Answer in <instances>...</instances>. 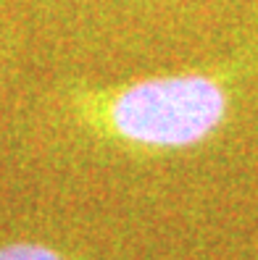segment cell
Returning a JSON list of instances; mask_svg holds the SVG:
<instances>
[{
	"mask_svg": "<svg viewBox=\"0 0 258 260\" xmlns=\"http://www.w3.org/2000/svg\"><path fill=\"white\" fill-rule=\"evenodd\" d=\"M0 260H69V257L58 252L55 247H50V244L19 239V242L0 244Z\"/></svg>",
	"mask_w": 258,
	"mask_h": 260,
	"instance_id": "cell-2",
	"label": "cell"
},
{
	"mask_svg": "<svg viewBox=\"0 0 258 260\" xmlns=\"http://www.w3.org/2000/svg\"><path fill=\"white\" fill-rule=\"evenodd\" d=\"M226 71L156 74L121 84L74 89L71 111L105 140L134 150H187L211 140L230 116Z\"/></svg>",
	"mask_w": 258,
	"mask_h": 260,
	"instance_id": "cell-1",
	"label": "cell"
}]
</instances>
